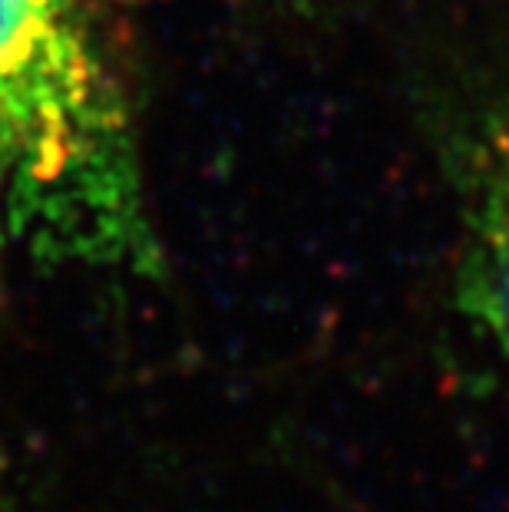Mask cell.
I'll use <instances>...</instances> for the list:
<instances>
[{"mask_svg": "<svg viewBox=\"0 0 509 512\" xmlns=\"http://www.w3.org/2000/svg\"><path fill=\"white\" fill-rule=\"evenodd\" d=\"M10 238L53 265L156 271L136 123L93 0H0Z\"/></svg>", "mask_w": 509, "mask_h": 512, "instance_id": "cell-1", "label": "cell"}, {"mask_svg": "<svg viewBox=\"0 0 509 512\" xmlns=\"http://www.w3.org/2000/svg\"><path fill=\"white\" fill-rule=\"evenodd\" d=\"M460 225L457 301L509 351V86L476 133Z\"/></svg>", "mask_w": 509, "mask_h": 512, "instance_id": "cell-2", "label": "cell"}, {"mask_svg": "<svg viewBox=\"0 0 509 512\" xmlns=\"http://www.w3.org/2000/svg\"><path fill=\"white\" fill-rule=\"evenodd\" d=\"M7 238H10V228H7V199H4V172H0V252H4Z\"/></svg>", "mask_w": 509, "mask_h": 512, "instance_id": "cell-3", "label": "cell"}]
</instances>
